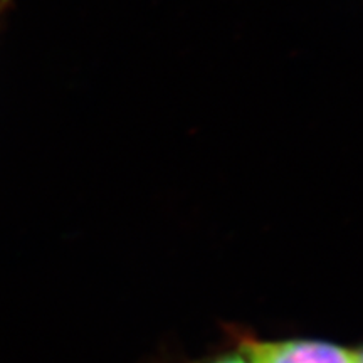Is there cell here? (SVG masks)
Here are the masks:
<instances>
[{"instance_id":"6da1fadb","label":"cell","mask_w":363,"mask_h":363,"mask_svg":"<svg viewBox=\"0 0 363 363\" xmlns=\"http://www.w3.org/2000/svg\"><path fill=\"white\" fill-rule=\"evenodd\" d=\"M235 348L249 363H353L350 348L316 338L261 340L239 335Z\"/></svg>"},{"instance_id":"3957f363","label":"cell","mask_w":363,"mask_h":363,"mask_svg":"<svg viewBox=\"0 0 363 363\" xmlns=\"http://www.w3.org/2000/svg\"><path fill=\"white\" fill-rule=\"evenodd\" d=\"M353 353V363H363V345L362 347L355 348V350H352Z\"/></svg>"},{"instance_id":"7a4b0ae2","label":"cell","mask_w":363,"mask_h":363,"mask_svg":"<svg viewBox=\"0 0 363 363\" xmlns=\"http://www.w3.org/2000/svg\"><path fill=\"white\" fill-rule=\"evenodd\" d=\"M195 363H249V362H247V358L242 355V352L235 348V350H233V352L219 353V355L211 357V358H207V360H202V362H195Z\"/></svg>"},{"instance_id":"277c9868","label":"cell","mask_w":363,"mask_h":363,"mask_svg":"<svg viewBox=\"0 0 363 363\" xmlns=\"http://www.w3.org/2000/svg\"><path fill=\"white\" fill-rule=\"evenodd\" d=\"M4 4H6V0H0V11H2V7H4Z\"/></svg>"}]
</instances>
